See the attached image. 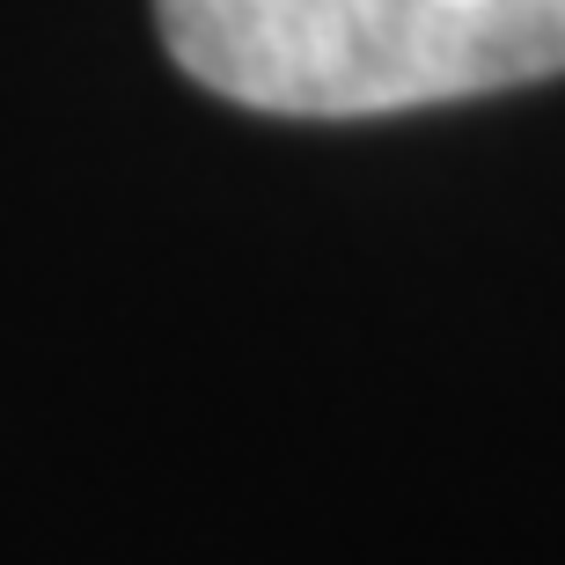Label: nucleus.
Here are the masks:
<instances>
[{
    "label": "nucleus",
    "instance_id": "obj_1",
    "mask_svg": "<svg viewBox=\"0 0 565 565\" xmlns=\"http://www.w3.org/2000/svg\"><path fill=\"white\" fill-rule=\"evenodd\" d=\"M169 60L273 118H390L565 74V0H154Z\"/></svg>",
    "mask_w": 565,
    "mask_h": 565
}]
</instances>
